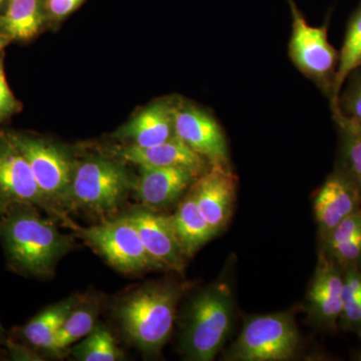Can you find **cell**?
I'll use <instances>...</instances> for the list:
<instances>
[{
  "mask_svg": "<svg viewBox=\"0 0 361 361\" xmlns=\"http://www.w3.org/2000/svg\"><path fill=\"white\" fill-rule=\"evenodd\" d=\"M180 294L175 285L149 284L126 296L116 308L123 334L142 353H160L172 334Z\"/></svg>",
  "mask_w": 361,
  "mask_h": 361,
  "instance_id": "obj_1",
  "label": "cell"
},
{
  "mask_svg": "<svg viewBox=\"0 0 361 361\" xmlns=\"http://www.w3.org/2000/svg\"><path fill=\"white\" fill-rule=\"evenodd\" d=\"M1 233L11 260L39 276L51 274L59 259L73 246L68 236L30 209L8 212Z\"/></svg>",
  "mask_w": 361,
  "mask_h": 361,
  "instance_id": "obj_2",
  "label": "cell"
},
{
  "mask_svg": "<svg viewBox=\"0 0 361 361\" xmlns=\"http://www.w3.org/2000/svg\"><path fill=\"white\" fill-rule=\"evenodd\" d=\"M234 301L225 283L212 285L190 304L180 336V350L193 361H211L231 331Z\"/></svg>",
  "mask_w": 361,
  "mask_h": 361,
  "instance_id": "obj_3",
  "label": "cell"
},
{
  "mask_svg": "<svg viewBox=\"0 0 361 361\" xmlns=\"http://www.w3.org/2000/svg\"><path fill=\"white\" fill-rule=\"evenodd\" d=\"M299 334L289 313L254 316L226 355L233 361H284L295 356Z\"/></svg>",
  "mask_w": 361,
  "mask_h": 361,
  "instance_id": "obj_4",
  "label": "cell"
},
{
  "mask_svg": "<svg viewBox=\"0 0 361 361\" xmlns=\"http://www.w3.org/2000/svg\"><path fill=\"white\" fill-rule=\"evenodd\" d=\"M133 188L127 170L108 159H87L75 165L71 205L96 214L116 210Z\"/></svg>",
  "mask_w": 361,
  "mask_h": 361,
  "instance_id": "obj_5",
  "label": "cell"
},
{
  "mask_svg": "<svg viewBox=\"0 0 361 361\" xmlns=\"http://www.w3.org/2000/svg\"><path fill=\"white\" fill-rule=\"evenodd\" d=\"M9 140L30 164L47 201L61 213V208H73L71 191L75 165L68 157L58 147L42 140L18 135H11Z\"/></svg>",
  "mask_w": 361,
  "mask_h": 361,
  "instance_id": "obj_6",
  "label": "cell"
},
{
  "mask_svg": "<svg viewBox=\"0 0 361 361\" xmlns=\"http://www.w3.org/2000/svg\"><path fill=\"white\" fill-rule=\"evenodd\" d=\"M80 236L116 269L125 273L160 269L149 255L139 233L127 216L80 229Z\"/></svg>",
  "mask_w": 361,
  "mask_h": 361,
  "instance_id": "obj_7",
  "label": "cell"
},
{
  "mask_svg": "<svg viewBox=\"0 0 361 361\" xmlns=\"http://www.w3.org/2000/svg\"><path fill=\"white\" fill-rule=\"evenodd\" d=\"M0 201L4 206L35 204L75 226L47 201L35 179L30 164L9 137L0 142Z\"/></svg>",
  "mask_w": 361,
  "mask_h": 361,
  "instance_id": "obj_8",
  "label": "cell"
},
{
  "mask_svg": "<svg viewBox=\"0 0 361 361\" xmlns=\"http://www.w3.org/2000/svg\"><path fill=\"white\" fill-rule=\"evenodd\" d=\"M175 135L211 165H228L227 144L217 122L193 106H173Z\"/></svg>",
  "mask_w": 361,
  "mask_h": 361,
  "instance_id": "obj_9",
  "label": "cell"
},
{
  "mask_svg": "<svg viewBox=\"0 0 361 361\" xmlns=\"http://www.w3.org/2000/svg\"><path fill=\"white\" fill-rule=\"evenodd\" d=\"M293 27L289 54L297 68L310 77L322 78L334 70L336 52L327 39L326 26H311L290 0Z\"/></svg>",
  "mask_w": 361,
  "mask_h": 361,
  "instance_id": "obj_10",
  "label": "cell"
},
{
  "mask_svg": "<svg viewBox=\"0 0 361 361\" xmlns=\"http://www.w3.org/2000/svg\"><path fill=\"white\" fill-rule=\"evenodd\" d=\"M236 189V178L228 165H211L192 186L199 210L217 234L231 220Z\"/></svg>",
  "mask_w": 361,
  "mask_h": 361,
  "instance_id": "obj_11",
  "label": "cell"
},
{
  "mask_svg": "<svg viewBox=\"0 0 361 361\" xmlns=\"http://www.w3.org/2000/svg\"><path fill=\"white\" fill-rule=\"evenodd\" d=\"M127 218L137 229L145 248L160 269L178 273L184 271L187 257L170 217L140 209L127 215Z\"/></svg>",
  "mask_w": 361,
  "mask_h": 361,
  "instance_id": "obj_12",
  "label": "cell"
},
{
  "mask_svg": "<svg viewBox=\"0 0 361 361\" xmlns=\"http://www.w3.org/2000/svg\"><path fill=\"white\" fill-rule=\"evenodd\" d=\"M342 290L343 275L334 261L320 256L307 295L308 310L313 322L329 329L336 326L341 315Z\"/></svg>",
  "mask_w": 361,
  "mask_h": 361,
  "instance_id": "obj_13",
  "label": "cell"
},
{
  "mask_svg": "<svg viewBox=\"0 0 361 361\" xmlns=\"http://www.w3.org/2000/svg\"><path fill=\"white\" fill-rule=\"evenodd\" d=\"M137 198L151 209H164L179 200L199 177L186 168L140 166Z\"/></svg>",
  "mask_w": 361,
  "mask_h": 361,
  "instance_id": "obj_14",
  "label": "cell"
},
{
  "mask_svg": "<svg viewBox=\"0 0 361 361\" xmlns=\"http://www.w3.org/2000/svg\"><path fill=\"white\" fill-rule=\"evenodd\" d=\"M358 191L353 183L339 175L329 177L316 195L313 209L323 238L344 218L357 212Z\"/></svg>",
  "mask_w": 361,
  "mask_h": 361,
  "instance_id": "obj_15",
  "label": "cell"
},
{
  "mask_svg": "<svg viewBox=\"0 0 361 361\" xmlns=\"http://www.w3.org/2000/svg\"><path fill=\"white\" fill-rule=\"evenodd\" d=\"M118 156L123 161L139 166L149 167H180L203 174L206 168V159L190 149L177 137L161 145L141 148L130 145L121 149Z\"/></svg>",
  "mask_w": 361,
  "mask_h": 361,
  "instance_id": "obj_16",
  "label": "cell"
},
{
  "mask_svg": "<svg viewBox=\"0 0 361 361\" xmlns=\"http://www.w3.org/2000/svg\"><path fill=\"white\" fill-rule=\"evenodd\" d=\"M118 137L132 146L148 148L163 144L175 137L173 106L157 103L142 110L125 126Z\"/></svg>",
  "mask_w": 361,
  "mask_h": 361,
  "instance_id": "obj_17",
  "label": "cell"
},
{
  "mask_svg": "<svg viewBox=\"0 0 361 361\" xmlns=\"http://www.w3.org/2000/svg\"><path fill=\"white\" fill-rule=\"evenodd\" d=\"M170 219L187 258H191L217 235L202 215L191 191L180 202L174 215L170 216Z\"/></svg>",
  "mask_w": 361,
  "mask_h": 361,
  "instance_id": "obj_18",
  "label": "cell"
},
{
  "mask_svg": "<svg viewBox=\"0 0 361 361\" xmlns=\"http://www.w3.org/2000/svg\"><path fill=\"white\" fill-rule=\"evenodd\" d=\"M44 0H6L0 18L1 35L9 39L27 40L39 32L45 18Z\"/></svg>",
  "mask_w": 361,
  "mask_h": 361,
  "instance_id": "obj_19",
  "label": "cell"
},
{
  "mask_svg": "<svg viewBox=\"0 0 361 361\" xmlns=\"http://www.w3.org/2000/svg\"><path fill=\"white\" fill-rule=\"evenodd\" d=\"M80 301V296H71L49 306L26 324L23 330L25 338L35 348L45 350Z\"/></svg>",
  "mask_w": 361,
  "mask_h": 361,
  "instance_id": "obj_20",
  "label": "cell"
},
{
  "mask_svg": "<svg viewBox=\"0 0 361 361\" xmlns=\"http://www.w3.org/2000/svg\"><path fill=\"white\" fill-rule=\"evenodd\" d=\"M97 314L99 305L96 301L80 299L45 350L59 353L71 344L84 338L96 326Z\"/></svg>",
  "mask_w": 361,
  "mask_h": 361,
  "instance_id": "obj_21",
  "label": "cell"
},
{
  "mask_svg": "<svg viewBox=\"0 0 361 361\" xmlns=\"http://www.w3.org/2000/svg\"><path fill=\"white\" fill-rule=\"evenodd\" d=\"M71 355L80 361H116L123 360L122 351L106 327L99 324L85 336L84 341L73 346Z\"/></svg>",
  "mask_w": 361,
  "mask_h": 361,
  "instance_id": "obj_22",
  "label": "cell"
},
{
  "mask_svg": "<svg viewBox=\"0 0 361 361\" xmlns=\"http://www.w3.org/2000/svg\"><path fill=\"white\" fill-rule=\"evenodd\" d=\"M361 65V11L349 25L339 58L338 71L334 80V101L337 103L344 80L351 71Z\"/></svg>",
  "mask_w": 361,
  "mask_h": 361,
  "instance_id": "obj_23",
  "label": "cell"
},
{
  "mask_svg": "<svg viewBox=\"0 0 361 361\" xmlns=\"http://www.w3.org/2000/svg\"><path fill=\"white\" fill-rule=\"evenodd\" d=\"M341 322L345 329L361 334V297L342 290Z\"/></svg>",
  "mask_w": 361,
  "mask_h": 361,
  "instance_id": "obj_24",
  "label": "cell"
},
{
  "mask_svg": "<svg viewBox=\"0 0 361 361\" xmlns=\"http://www.w3.org/2000/svg\"><path fill=\"white\" fill-rule=\"evenodd\" d=\"M361 235V214L355 212L344 218L331 232L325 237V245L330 246L339 242L355 238Z\"/></svg>",
  "mask_w": 361,
  "mask_h": 361,
  "instance_id": "obj_25",
  "label": "cell"
},
{
  "mask_svg": "<svg viewBox=\"0 0 361 361\" xmlns=\"http://www.w3.org/2000/svg\"><path fill=\"white\" fill-rule=\"evenodd\" d=\"M330 255L342 265H355L361 260V235L346 241L327 246Z\"/></svg>",
  "mask_w": 361,
  "mask_h": 361,
  "instance_id": "obj_26",
  "label": "cell"
},
{
  "mask_svg": "<svg viewBox=\"0 0 361 361\" xmlns=\"http://www.w3.org/2000/svg\"><path fill=\"white\" fill-rule=\"evenodd\" d=\"M346 144V160L351 174L361 188V126L351 127Z\"/></svg>",
  "mask_w": 361,
  "mask_h": 361,
  "instance_id": "obj_27",
  "label": "cell"
},
{
  "mask_svg": "<svg viewBox=\"0 0 361 361\" xmlns=\"http://www.w3.org/2000/svg\"><path fill=\"white\" fill-rule=\"evenodd\" d=\"M18 108L20 104L9 89L4 75V65L0 59V122L16 113Z\"/></svg>",
  "mask_w": 361,
  "mask_h": 361,
  "instance_id": "obj_28",
  "label": "cell"
},
{
  "mask_svg": "<svg viewBox=\"0 0 361 361\" xmlns=\"http://www.w3.org/2000/svg\"><path fill=\"white\" fill-rule=\"evenodd\" d=\"M84 0H47L45 9L54 20H63L73 13Z\"/></svg>",
  "mask_w": 361,
  "mask_h": 361,
  "instance_id": "obj_29",
  "label": "cell"
},
{
  "mask_svg": "<svg viewBox=\"0 0 361 361\" xmlns=\"http://www.w3.org/2000/svg\"><path fill=\"white\" fill-rule=\"evenodd\" d=\"M348 109L351 115L361 122V84L357 85L355 92L349 97Z\"/></svg>",
  "mask_w": 361,
  "mask_h": 361,
  "instance_id": "obj_30",
  "label": "cell"
},
{
  "mask_svg": "<svg viewBox=\"0 0 361 361\" xmlns=\"http://www.w3.org/2000/svg\"><path fill=\"white\" fill-rule=\"evenodd\" d=\"M9 42H11V39L8 37H6V35H0V51L8 44Z\"/></svg>",
  "mask_w": 361,
  "mask_h": 361,
  "instance_id": "obj_31",
  "label": "cell"
},
{
  "mask_svg": "<svg viewBox=\"0 0 361 361\" xmlns=\"http://www.w3.org/2000/svg\"><path fill=\"white\" fill-rule=\"evenodd\" d=\"M4 1H6V0H0V8L4 6Z\"/></svg>",
  "mask_w": 361,
  "mask_h": 361,
  "instance_id": "obj_32",
  "label": "cell"
}]
</instances>
